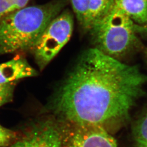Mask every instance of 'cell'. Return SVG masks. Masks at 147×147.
Masks as SVG:
<instances>
[{
  "mask_svg": "<svg viewBox=\"0 0 147 147\" xmlns=\"http://www.w3.org/2000/svg\"><path fill=\"white\" fill-rule=\"evenodd\" d=\"M147 76L96 48L85 51L55 92L48 108L58 121L110 129L128 119L144 96Z\"/></svg>",
  "mask_w": 147,
  "mask_h": 147,
  "instance_id": "cell-1",
  "label": "cell"
},
{
  "mask_svg": "<svg viewBox=\"0 0 147 147\" xmlns=\"http://www.w3.org/2000/svg\"><path fill=\"white\" fill-rule=\"evenodd\" d=\"M68 0H53L41 5L25 6L0 19V55L32 52L49 24Z\"/></svg>",
  "mask_w": 147,
  "mask_h": 147,
  "instance_id": "cell-2",
  "label": "cell"
},
{
  "mask_svg": "<svg viewBox=\"0 0 147 147\" xmlns=\"http://www.w3.org/2000/svg\"><path fill=\"white\" fill-rule=\"evenodd\" d=\"M135 26L115 5L109 15L89 33L95 48L121 61L143 47Z\"/></svg>",
  "mask_w": 147,
  "mask_h": 147,
  "instance_id": "cell-3",
  "label": "cell"
},
{
  "mask_svg": "<svg viewBox=\"0 0 147 147\" xmlns=\"http://www.w3.org/2000/svg\"><path fill=\"white\" fill-rule=\"evenodd\" d=\"M73 28V16L68 9L63 10L49 24L31 52L40 70L68 42Z\"/></svg>",
  "mask_w": 147,
  "mask_h": 147,
  "instance_id": "cell-4",
  "label": "cell"
},
{
  "mask_svg": "<svg viewBox=\"0 0 147 147\" xmlns=\"http://www.w3.org/2000/svg\"><path fill=\"white\" fill-rule=\"evenodd\" d=\"M61 123L55 117L40 118L28 123L19 138L8 147H62Z\"/></svg>",
  "mask_w": 147,
  "mask_h": 147,
  "instance_id": "cell-5",
  "label": "cell"
},
{
  "mask_svg": "<svg viewBox=\"0 0 147 147\" xmlns=\"http://www.w3.org/2000/svg\"><path fill=\"white\" fill-rule=\"evenodd\" d=\"M60 122L63 134L62 147H117L115 139L102 127Z\"/></svg>",
  "mask_w": 147,
  "mask_h": 147,
  "instance_id": "cell-6",
  "label": "cell"
},
{
  "mask_svg": "<svg viewBox=\"0 0 147 147\" xmlns=\"http://www.w3.org/2000/svg\"><path fill=\"white\" fill-rule=\"evenodd\" d=\"M79 25L84 32L102 21L113 9L117 0H70Z\"/></svg>",
  "mask_w": 147,
  "mask_h": 147,
  "instance_id": "cell-7",
  "label": "cell"
},
{
  "mask_svg": "<svg viewBox=\"0 0 147 147\" xmlns=\"http://www.w3.org/2000/svg\"><path fill=\"white\" fill-rule=\"evenodd\" d=\"M38 74L37 70L22 56L18 55L0 64V84L18 83L21 79L34 77Z\"/></svg>",
  "mask_w": 147,
  "mask_h": 147,
  "instance_id": "cell-8",
  "label": "cell"
},
{
  "mask_svg": "<svg viewBox=\"0 0 147 147\" xmlns=\"http://www.w3.org/2000/svg\"><path fill=\"white\" fill-rule=\"evenodd\" d=\"M116 5L135 24H147V0H117Z\"/></svg>",
  "mask_w": 147,
  "mask_h": 147,
  "instance_id": "cell-9",
  "label": "cell"
},
{
  "mask_svg": "<svg viewBox=\"0 0 147 147\" xmlns=\"http://www.w3.org/2000/svg\"><path fill=\"white\" fill-rule=\"evenodd\" d=\"M133 138L135 147H147V112L136 123Z\"/></svg>",
  "mask_w": 147,
  "mask_h": 147,
  "instance_id": "cell-10",
  "label": "cell"
},
{
  "mask_svg": "<svg viewBox=\"0 0 147 147\" xmlns=\"http://www.w3.org/2000/svg\"><path fill=\"white\" fill-rule=\"evenodd\" d=\"M30 0H0V19L11 12L26 6Z\"/></svg>",
  "mask_w": 147,
  "mask_h": 147,
  "instance_id": "cell-11",
  "label": "cell"
},
{
  "mask_svg": "<svg viewBox=\"0 0 147 147\" xmlns=\"http://www.w3.org/2000/svg\"><path fill=\"white\" fill-rule=\"evenodd\" d=\"M19 132L15 131L0 125V147H8L19 138Z\"/></svg>",
  "mask_w": 147,
  "mask_h": 147,
  "instance_id": "cell-12",
  "label": "cell"
},
{
  "mask_svg": "<svg viewBox=\"0 0 147 147\" xmlns=\"http://www.w3.org/2000/svg\"><path fill=\"white\" fill-rule=\"evenodd\" d=\"M16 84H0V107L13 100Z\"/></svg>",
  "mask_w": 147,
  "mask_h": 147,
  "instance_id": "cell-13",
  "label": "cell"
},
{
  "mask_svg": "<svg viewBox=\"0 0 147 147\" xmlns=\"http://www.w3.org/2000/svg\"><path fill=\"white\" fill-rule=\"evenodd\" d=\"M135 26L138 35L147 37V23L144 25H138L136 24Z\"/></svg>",
  "mask_w": 147,
  "mask_h": 147,
  "instance_id": "cell-14",
  "label": "cell"
},
{
  "mask_svg": "<svg viewBox=\"0 0 147 147\" xmlns=\"http://www.w3.org/2000/svg\"><path fill=\"white\" fill-rule=\"evenodd\" d=\"M145 54H146V57L147 58V48L146 49V50H145Z\"/></svg>",
  "mask_w": 147,
  "mask_h": 147,
  "instance_id": "cell-15",
  "label": "cell"
}]
</instances>
